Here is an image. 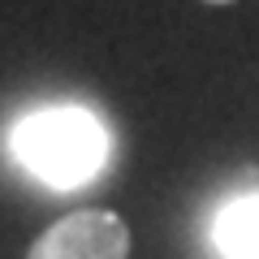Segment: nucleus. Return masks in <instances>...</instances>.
<instances>
[{"label": "nucleus", "mask_w": 259, "mask_h": 259, "mask_svg": "<svg viewBox=\"0 0 259 259\" xmlns=\"http://www.w3.org/2000/svg\"><path fill=\"white\" fill-rule=\"evenodd\" d=\"M13 151L39 182L74 190L104 168L108 134L87 108H44L18 125Z\"/></svg>", "instance_id": "1"}, {"label": "nucleus", "mask_w": 259, "mask_h": 259, "mask_svg": "<svg viewBox=\"0 0 259 259\" xmlns=\"http://www.w3.org/2000/svg\"><path fill=\"white\" fill-rule=\"evenodd\" d=\"M26 259H130V225L108 207H78L48 225Z\"/></svg>", "instance_id": "2"}, {"label": "nucleus", "mask_w": 259, "mask_h": 259, "mask_svg": "<svg viewBox=\"0 0 259 259\" xmlns=\"http://www.w3.org/2000/svg\"><path fill=\"white\" fill-rule=\"evenodd\" d=\"M216 250L225 259H259V194H242L216 212Z\"/></svg>", "instance_id": "3"}, {"label": "nucleus", "mask_w": 259, "mask_h": 259, "mask_svg": "<svg viewBox=\"0 0 259 259\" xmlns=\"http://www.w3.org/2000/svg\"><path fill=\"white\" fill-rule=\"evenodd\" d=\"M203 5H233V0H203Z\"/></svg>", "instance_id": "4"}]
</instances>
